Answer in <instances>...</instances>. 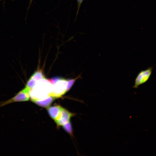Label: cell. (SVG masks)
I'll list each match as a JSON object with an SVG mask.
<instances>
[{"label": "cell", "mask_w": 156, "mask_h": 156, "mask_svg": "<svg viewBox=\"0 0 156 156\" xmlns=\"http://www.w3.org/2000/svg\"><path fill=\"white\" fill-rule=\"evenodd\" d=\"M67 80L62 78L52 86V89L49 96L54 98L60 97L66 92Z\"/></svg>", "instance_id": "1"}, {"label": "cell", "mask_w": 156, "mask_h": 156, "mask_svg": "<svg viewBox=\"0 0 156 156\" xmlns=\"http://www.w3.org/2000/svg\"><path fill=\"white\" fill-rule=\"evenodd\" d=\"M30 90L25 87L11 99L2 102L0 104V107L13 103L27 101L30 99Z\"/></svg>", "instance_id": "2"}, {"label": "cell", "mask_w": 156, "mask_h": 156, "mask_svg": "<svg viewBox=\"0 0 156 156\" xmlns=\"http://www.w3.org/2000/svg\"><path fill=\"white\" fill-rule=\"evenodd\" d=\"M153 68L149 67L140 71L137 75L134 81L133 88H137L139 86L146 83L149 79L152 74Z\"/></svg>", "instance_id": "3"}, {"label": "cell", "mask_w": 156, "mask_h": 156, "mask_svg": "<svg viewBox=\"0 0 156 156\" xmlns=\"http://www.w3.org/2000/svg\"><path fill=\"white\" fill-rule=\"evenodd\" d=\"M73 115V114L62 107L59 118L55 122L58 126H62L69 121Z\"/></svg>", "instance_id": "4"}, {"label": "cell", "mask_w": 156, "mask_h": 156, "mask_svg": "<svg viewBox=\"0 0 156 156\" xmlns=\"http://www.w3.org/2000/svg\"><path fill=\"white\" fill-rule=\"evenodd\" d=\"M48 107L47 110L49 115L55 121H56L60 115L62 107L57 105Z\"/></svg>", "instance_id": "5"}, {"label": "cell", "mask_w": 156, "mask_h": 156, "mask_svg": "<svg viewBox=\"0 0 156 156\" xmlns=\"http://www.w3.org/2000/svg\"><path fill=\"white\" fill-rule=\"evenodd\" d=\"M53 97L49 96L45 98L40 99H31V101L38 105L44 107H48L53 101Z\"/></svg>", "instance_id": "6"}, {"label": "cell", "mask_w": 156, "mask_h": 156, "mask_svg": "<svg viewBox=\"0 0 156 156\" xmlns=\"http://www.w3.org/2000/svg\"><path fill=\"white\" fill-rule=\"evenodd\" d=\"M31 77L37 81L40 80L46 79L42 70L39 69L36 71Z\"/></svg>", "instance_id": "7"}, {"label": "cell", "mask_w": 156, "mask_h": 156, "mask_svg": "<svg viewBox=\"0 0 156 156\" xmlns=\"http://www.w3.org/2000/svg\"><path fill=\"white\" fill-rule=\"evenodd\" d=\"M37 81L31 77L27 81L25 87L29 89L30 91L36 85Z\"/></svg>", "instance_id": "8"}, {"label": "cell", "mask_w": 156, "mask_h": 156, "mask_svg": "<svg viewBox=\"0 0 156 156\" xmlns=\"http://www.w3.org/2000/svg\"><path fill=\"white\" fill-rule=\"evenodd\" d=\"M62 126L65 130L68 133L71 135H73L72 127L70 121Z\"/></svg>", "instance_id": "9"}, {"label": "cell", "mask_w": 156, "mask_h": 156, "mask_svg": "<svg viewBox=\"0 0 156 156\" xmlns=\"http://www.w3.org/2000/svg\"><path fill=\"white\" fill-rule=\"evenodd\" d=\"M80 77H81V76L79 75L77 77L75 78L69 79L67 80L68 83L66 88V92L70 90L77 79Z\"/></svg>", "instance_id": "10"}, {"label": "cell", "mask_w": 156, "mask_h": 156, "mask_svg": "<svg viewBox=\"0 0 156 156\" xmlns=\"http://www.w3.org/2000/svg\"><path fill=\"white\" fill-rule=\"evenodd\" d=\"M61 78H62L60 77H55L48 79V80L52 86Z\"/></svg>", "instance_id": "11"}, {"label": "cell", "mask_w": 156, "mask_h": 156, "mask_svg": "<svg viewBox=\"0 0 156 156\" xmlns=\"http://www.w3.org/2000/svg\"><path fill=\"white\" fill-rule=\"evenodd\" d=\"M78 3V12L79 11V9L80 8L81 6V5L83 1V0H77Z\"/></svg>", "instance_id": "12"}, {"label": "cell", "mask_w": 156, "mask_h": 156, "mask_svg": "<svg viewBox=\"0 0 156 156\" xmlns=\"http://www.w3.org/2000/svg\"><path fill=\"white\" fill-rule=\"evenodd\" d=\"M32 1L33 0H30V3L32 2Z\"/></svg>", "instance_id": "13"}]
</instances>
